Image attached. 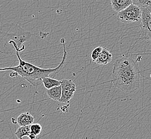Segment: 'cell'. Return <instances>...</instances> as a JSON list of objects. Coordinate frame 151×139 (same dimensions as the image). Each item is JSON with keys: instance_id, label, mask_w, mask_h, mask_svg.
<instances>
[{"instance_id": "obj_1", "label": "cell", "mask_w": 151, "mask_h": 139, "mask_svg": "<svg viewBox=\"0 0 151 139\" xmlns=\"http://www.w3.org/2000/svg\"><path fill=\"white\" fill-rule=\"evenodd\" d=\"M140 73L138 65L132 58L116 60L112 71V85L125 93H133L139 88Z\"/></svg>"}, {"instance_id": "obj_2", "label": "cell", "mask_w": 151, "mask_h": 139, "mask_svg": "<svg viewBox=\"0 0 151 139\" xmlns=\"http://www.w3.org/2000/svg\"><path fill=\"white\" fill-rule=\"evenodd\" d=\"M60 41L63 45V56L60 64L55 68L42 69L35 66L28 62L23 60L20 57L19 52L16 51V55L19 61V64L17 66L0 68V71H12L15 72L16 75H20L24 80L29 82L33 86H37L44 78L50 77V75L52 73H58L63 68L65 62L67 59L68 52L65 46V39L62 38Z\"/></svg>"}, {"instance_id": "obj_3", "label": "cell", "mask_w": 151, "mask_h": 139, "mask_svg": "<svg viewBox=\"0 0 151 139\" xmlns=\"http://www.w3.org/2000/svg\"><path fill=\"white\" fill-rule=\"evenodd\" d=\"M0 29V52L5 54L8 45L12 44L15 52H21L25 49L23 44L29 41L33 34L17 25H10L6 29Z\"/></svg>"}, {"instance_id": "obj_4", "label": "cell", "mask_w": 151, "mask_h": 139, "mask_svg": "<svg viewBox=\"0 0 151 139\" xmlns=\"http://www.w3.org/2000/svg\"><path fill=\"white\" fill-rule=\"evenodd\" d=\"M117 18L124 24H129L141 20L142 10L138 6L131 4L127 8L118 12Z\"/></svg>"}, {"instance_id": "obj_5", "label": "cell", "mask_w": 151, "mask_h": 139, "mask_svg": "<svg viewBox=\"0 0 151 139\" xmlns=\"http://www.w3.org/2000/svg\"><path fill=\"white\" fill-rule=\"evenodd\" d=\"M141 32L147 39L151 40V3L149 6L142 8Z\"/></svg>"}, {"instance_id": "obj_6", "label": "cell", "mask_w": 151, "mask_h": 139, "mask_svg": "<svg viewBox=\"0 0 151 139\" xmlns=\"http://www.w3.org/2000/svg\"><path fill=\"white\" fill-rule=\"evenodd\" d=\"M62 96L60 102L67 103L73 98L76 90V85L71 79H63L61 80Z\"/></svg>"}, {"instance_id": "obj_7", "label": "cell", "mask_w": 151, "mask_h": 139, "mask_svg": "<svg viewBox=\"0 0 151 139\" xmlns=\"http://www.w3.org/2000/svg\"><path fill=\"white\" fill-rule=\"evenodd\" d=\"M113 59V55L106 48H103L98 58L95 61L96 64L106 65L111 63Z\"/></svg>"}, {"instance_id": "obj_8", "label": "cell", "mask_w": 151, "mask_h": 139, "mask_svg": "<svg viewBox=\"0 0 151 139\" xmlns=\"http://www.w3.org/2000/svg\"><path fill=\"white\" fill-rule=\"evenodd\" d=\"M111 7L117 12L122 11L132 4V0H111Z\"/></svg>"}, {"instance_id": "obj_9", "label": "cell", "mask_w": 151, "mask_h": 139, "mask_svg": "<svg viewBox=\"0 0 151 139\" xmlns=\"http://www.w3.org/2000/svg\"><path fill=\"white\" fill-rule=\"evenodd\" d=\"M35 118L29 112L21 113L18 117L17 123L20 126H24L33 123Z\"/></svg>"}, {"instance_id": "obj_10", "label": "cell", "mask_w": 151, "mask_h": 139, "mask_svg": "<svg viewBox=\"0 0 151 139\" xmlns=\"http://www.w3.org/2000/svg\"><path fill=\"white\" fill-rule=\"evenodd\" d=\"M46 93L50 99L54 101H60L62 96L61 84L60 86H57L48 89L47 90Z\"/></svg>"}, {"instance_id": "obj_11", "label": "cell", "mask_w": 151, "mask_h": 139, "mask_svg": "<svg viewBox=\"0 0 151 139\" xmlns=\"http://www.w3.org/2000/svg\"><path fill=\"white\" fill-rule=\"evenodd\" d=\"M42 82L45 87L47 90L55 86H60L61 84V81L50 78V77L44 78L42 79Z\"/></svg>"}, {"instance_id": "obj_12", "label": "cell", "mask_w": 151, "mask_h": 139, "mask_svg": "<svg viewBox=\"0 0 151 139\" xmlns=\"http://www.w3.org/2000/svg\"><path fill=\"white\" fill-rule=\"evenodd\" d=\"M42 132V126L40 124H32L31 125V132L29 136L30 139H35L39 136Z\"/></svg>"}, {"instance_id": "obj_13", "label": "cell", "mask_w": 151, "mask_h": 139, "mask_svg": "<svg viewBox=\"0 0 151 139\" xmlns=\"http://www.w3.org/2000/svg\"><path fill=\"white\" fill-rule=\"evenodd\" d=\"M30 132L31 125L24 126H20L18 128L17 130H16L15 135L17 136L18 139H22L24 136H29Z\"/></svg>"}, {"instance_id": "obj_14", "label": "cell", "mask_w": 151, "mask_h": 139, "mask_svg": "<svg viewBox=\"0 0 151 139\" xmlns=\"http://www.w3.org/2000/svg\"><path fill=\"white\" fill-rule=\"evenodd\" d=\"M132 4L138 6L140 8L149 6L151 3V0H132Z\"/></svg>"}, {"instance_id": "obj_15", "label": "cell", "mask_w": 151, "mask_h": 139, "mask_svg": "<svg viewBox=\"0 0 151 139\" xmlns=\"http://www.w3.org/2000/svg\"><path fill=\"white\" fill-rule=\"evenodd\" d=\"M102 49H103V48L102 47H98L95 49H94L93 51L92 52L91 58H92V60L94 62H95V61L98 58Z\"/></svg>"}]
</instances>
